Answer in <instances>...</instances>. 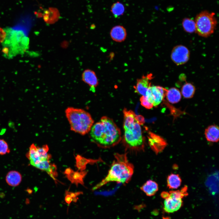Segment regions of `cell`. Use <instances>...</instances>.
I'll list each match as a JSON object with an SVG mask.
<instances>
[{
  "label": "cell",
  "mask_w": 219,
  "mask_h": 219,
  "mask_svg": "<svg viewBox=\"0 0 219 219\" xmlns=\"http://www.w3.org/2000/svg\"><path fill=\"white\" fill-rule=\"evenodd\" d=\"M161 195L162 198L165 199L169 197V192L164 191L162 193Z\"/></svg>",
  "instance_id": "34"
},
{
  "label": "cell",
  "mask_w": 219,
  "mask_h": 219,
  "mask_svg": "<svg viewBox=\"0 0 219 219\" xmlns=\"http://www.w3.org/2000/svg\"><path fill=\"white\" fill-rule=\"evenodd\" d=\"M65 113L71 130L82 135L89 132L94 121L89 113L82 109L69 107Z\"/></svg>",
  "instance_id": "4"
},
{
  "label": "cell",
  "mask_w": 219,
  "mask_h": 219,
  "mask_svg": "<svg viewBox=\"0 0 219 219\" xmlns=\"http://www.w3.org/2000/svg\"><path fill=\"white\" fill-rule=\"evenodd\" d=\"M135 119L140 125H143L145 123L144 117L141 115H136Z\"/></svg>",
  "instance_id": "30"
},
{
  "label": "cell",
  "mask_w": 219,
  "mask_h": 219,
  "mask_svg": "<svg viewBox=\"0 0 219 219\" xmlns=\"http://www.w3.org/2000/svg\"><path fill=\"white\" fill-rule=\"evenodd\" d=\"M189 50L186 47L179 45L173 49L171 57L173 61L179 65L186 63L189 59Z\"/></svg>",
  "instance_id": "8"
},
{
  "label": "cell",
  "mask_w": 219,
  "mask_h": 219,
  "mask_svg": "<svg viewBox=\"0 0 219 219\" xmlns=\"http://www.w3.org/2000/svg\"><path fill=\"white\" fill-rule=\"evenodd\" d=\"M87 172L85 170L79 172H74L72 170L69 174L66 175V177L72 183H75L77 186L79 183L84 185L83 179Z\"/></svg>",
  "instance_id": "16"
},
{
  "label": "cell",
  "mask_w": 219,
  "mask_h": 219,
  "mask_svg": "<svg viewBox=\"0 0 219 219\" xmlns=\"http://www.w3.org/2000/svg\"><path fill=\"white\" fill-rule=\"evenodd\" d=\"M76 160V165L79 170H84L86 168L87 164L89 163L93 164L98 162H103L101 158L97 159H87L78 155L75 157Z\"/></svg>",
  "instance_id": "17"
},
{
  "label": "cell",
  "mask_w": 219,
  "mask_h": 219,
  "mask_svg": "<svg viewBox=\"0 0 219 219\" xmlns=\"http://www.w3.org/2000/svg\"><path fill=\"white\" fill-rule=\"evenodd\" d=\"M167 90L159 86H150L147 90L146 97L148 102L156 106L162 102Z\"/></svg>",
  "instance_id": "7"
},
{
  "label": "cell",
  "mask_w": 219,
  "mask_h": 219,
  "mask_svg": "<svg viewBox=\"0 0 219 219\" xmlns=\"http://www.w3.org/2000/svg\"><path fill=\"white\" fill-rule=\"evenodd\" d=\"M65 193L69 194L72 198L77 197V196L81 194H82L83 193L82 192H78L75 193L70 192L66 190Z\"/></svg>",
  "instance_id": "31"
},
{
  "label": "cell",
  "mask_w": 219,
  "mask_h": 219,
  "mask_svg": "<svg viewBox=\"0 0 219 219\" xmlns=\"http://www.w3.org/2000/svg\"><path fill=\"white\" fill-rule=\"evenodd\" d=\"M205 134L207 140L209 141L217 142L219 141L218 127L216 125H211L205 130Z\"/></svg>",
  "instance_id": "18"
},
{
  "label": "cell",
  "mask_w": 219,
  "mask_h": 219,
  "mask_svg": "<svg viewBox=\"0 0 219 219\" xmlns=\"http://www.w3.org/2000/svg\"><path fill=\"white\" fill-rule=\"evenodd\" d=\"M72 169L70 168H68L66 169L64 172V173L66 175L69 174L71 172Z\"/></svg>",
  "instance_id": "35"
},
{
  "label": "cell",
  "mask_w": 219,
  "mask_h": 219,
  "mask_svg": "<svg viewBox=\"0 0 219 219\" xmlns=\"http://www.w3.org/2000/svg\"><path fill=\"white\" fill-rule=\"evenodd\" d=\"M127 153L114 154V159L106 176L92 189H98L109 182H116L123 184L129 182L133 175L134 167L128 160Z\"/></svg>",
  "instance_id": "2"
},
{
  "label": "cell",
  "mask_w": 219,
  "mask_h": 219,
  "mask_svg": "<svg viewBox=\"0 0 219 219\" xmlns=\"http://www.w3.org/2000/svg\"><path fill=\"white\" fill-rule=\"evenodd\" d=\"M89 132L93 141L102 148L113 147L122 139L119 128L112 119L106 116L93 124Z\"/></svg>",
  "instance_id": "1"
},
{
  "label": "cell",
  "mask_w": 219,
  "mask_h": 219,
  "mask_svg": "<svg viewBox=\"0 0 219 219\" xmlns=\"http://www.w3.org/2000/svg\"><path fill=\"white\" fill-rule=\"evenodd\" d=\"M182 199L169 197L164 201V209L166 212L172 213L178 210L182 206Z\"/></svg>",
  "instance_id": "12"
},
{
  "label": "cell",
  "mask_w": 219,
  "mask_h": 219,
  "mask_svg": "<svg viewBox=\"0 0 219 219\" xmlns=\"http://www.w3.org/2000/svg\"><path fill=\"white\" fill-rule=\"evenodd\" d=\"M64 200L65 202L69 205L72 201V198L69 194L65 193Z\"/></svg>",
  "instance_id": "33"
},
{
  "label": "cell",
  "mask_w": 219,
  "mask_h": 219,
  "mask_svg": "<svg viewBox=\"0 0 219 219\" xmlns=\"http://www.w3.org/2000/svg\"><path fill=\"white\" fill-rule=\"evenodd\" d=\"M82 76L83 81L90 86V90L94 92L95 88L98 84V78L95 72L90 69H87L83 71Z\"/></svg>",
  "instance_id": "11"
},
{
  "label": "cell",
  "mask_w": 219,
  "mask_h": 219,
  "mask_svg": "<svg viewBox=\"0 0 219 219\" xmlns=\"http://www.w3.org/2000/svg\"><path fill=\"white\" fill-rule=\"evenodd\" d=\"M182 26L186 32L191 33L196 32L195 22L191 19L187 18H184L182 20Z\"/></svg>",
  "instance_id": "25"
},
{
  "label": "cell",
  "mask_w": 219,
  "mask_h": 219,
  "mask_svg": "<svg viewBox=\"0 0 219 219\" xmlns=\"http://www.w3.org/2000/svg\"><path fill=\"white\" fill-rule=\"evenodd\" d=\"M140 101L141 105L147 109H151L153 106L152 104L148 102L145 96H142L140 99Z\"/></svg>",
  "instance_id": "29"
},
{
  "label": "cell",
  "mask_w": 219,
  "mask_h": 219,
  "mask_svg": "<svg viewBox=\"0 0 219 219\" xmlns=\"http://www.w3.org/2000/svg\"><path fill=\"white\" fill-rule=\"evenodd\" d=\"M49 147L47 144L43 145L42 147H37V155L41 161L43 160H49L51 158V155L47 153Z\"/></svg>",
  "instance_id": "26"
},
{
  "label": "cell",
  "mask_w": 219,
  "mask_h": 219,
  "mask_svg": "<svg viewBox=\"0 0 219 219\" xmlns=\"http://www.w3.org/2000/svg\"><path fill=\"white\" fill-rule=\"evenodd\" d=\"M9 152L7 143L3 139H0V155H3Z\"/></svg>",
  "instance_id": "28"
},
{
  "label": "cell",
  "mask_w": 219,
  "mask_h": 219,
  "mask_svg": "<svg viewBox=\"0 0 219 219\" xmlns=\"http://www.w3.org/2000/svg\"><path fill=\"white\" fill-rule=\"evenodd\" d=\"M153 78L151 74L143 75L137 79L136 86H134L135 92L138 94L145 96L146 92L151 86L150 81Z\"/></svg>",
  "instance_id": "9"
},
{
  "label": "cell",
  "mask_w": 219,
  "mask_h": 219,
  "mask_svg": "<svg viewBox=\"0 0 219 219\" xmlns=\"http://www.w3.org/2000/svg\"><path fill=\"white\" fill-rule=\"evenodd\" d=\"M125 11L124 5L120 2L114 3L110 8V12L115 18H117L123 15Z\"/></svg>",
  "instance_id": "23"
},
{
  "label": "cell",
  "mask_w": 219,
  "mask_h": 219,
  "mask_svg": "<svg viewBox=\"0 0 219 219\" xmlns=\"http://www.w3.org/2000/svg\"><path fill=\"white\" fill-rule=\"evenodd\" d=\"M22 180V176L18 172L12 171L7 174L6 177L7 183L10 186H15L18 185Z\"/></svg>",
  "instance_id": "19"
},
{
  "label": "cell",
  "mask_w": 219,
  "mask_h": 219,
  "mask_svg": "<svg viewBox=\"0 0 219 219\" xmlns=\"http://www.w3.org/2000/svg\"><path fill=\"white\" fill-rule=\"evenodd\" d=\"M140 189L147 196H152L155 194L158 189V185L151 180H147L140 187Z\"/></svg>",
  "instance_id": "14"
},
{
  "label": "cell",
  "mask_w": 219,
  "mask_h": 219,
  "mask_svg": "<svg viewBox=\"0 0 219 219\" xmlns=\"http://www.w3.org/2000/svg\"><path fill=\"white\" fill-rule=\"evenodd\" d=\"M78 199V198L77 197L72 198V201L74 202H76Z\"/></svg>",
  "instance_id": "36"
},
{
  "label": "cell",
  "mask_w": 219,
  "mask_h": 219,
  "mask_svg": "<svg viewBox=\"0 0 219 219\" xmlns=\"http://www.w3.org/2000/svg\"><path fill=\"white\" fill-rule=\"evenodd\" d=\"M27 157L30 161V164L35 167L41 161L37 153V147L33 144L30 147Z\"/></svg>",
  "instance_id": "21"
},
{
  "label": "cell",
  "mask_w": 219,
  "mask_h": 219,
  "mask_svg": "<svg viewBox=\"0 0 219 219\" xmlns=\"http://www.w3.org/2000/svg\"><path fill=\"white\" fill-rule=\"evenodd\" d=\"M110 35L112 39L114 41L121 42L126 39L127 33L125 28L121 25H116L111 29Z\"/></svg>",
  "instance_id": "13"
},
{
  "label": "cell",
  "mask_w": 219,
  "mask_h": 219,
  "mask_svg": "<svg viewBox=\"0 0 219 219\" xmlns=\"http://www.w3.org/2000/svg\"><path fill=\"white\" fill-rule=\"evenodd\" d=\"M124 114V123L123 127L124 130L132 128L136 120L135 119L136 115L132 110H128L124 108L123 110Z\"/></svg>",
  "instance_id": "15"
},
{
  "label": "cell",
  "mask_w": 219,
  "mask_h": 219,
  "mask_svg": "<svg viewBox=\"0 0 219 219\" xmlns=\"http://www.w3.org/2000/svg\"><path fill=\"white\" fill-rule=\"evenodd\" d=\"M187 187L185 186L180 190L171 191L169 193V196L179 199H182L188 195Z\"/></svg>",
  "instance_id": "27"
},
{
  "label": "cell",
  "mask_w": 219,
  "mask_h": 219,
  "mask_svg": "<svg viewBox=\"0 0 219 219\" xmlns=\"http://www.w3.org/2000/svg\"><path fill=\"white\" fill-rule=\"evenodd\" d=\"M182 180L179 175L171 174L167 178V185L170 189H176L179 187L181 183Z\"/></svg>",
  "instance_id": "22"
},
{
  "label": "cell",
  "mask_w": 219,
  "mask_h": 219,
  "mask_svg": "<svg viewBox=\"0 0 219 219\" xmlns=\"http://www.w3.org/2000/svg\"><path fill=\"white\" fill-rule=\"evenodd\" d=\"M6 36L2 43V52L8 58L23 54L29 47V39L22 30L7 27Z\"/></svg>",
  "instance_id": "3"
},
{
  "label": "cell",
  "mask_w": 219,
  "mask_h": 219,
  "mask_svg": "<svg viewBox=\"0 0 219 219\" xmlns=\"http://www.w3.org/2000/svg\"><path fill=\"white\" fill-rule=\"evenodd\" d=\"M149 134V143L151 148L156 154L162 152L167 145L165 141L153 133L150 132Z\"/></svg>",
  "instance_id": "10"
},
{
  "label": "cell",
  "mask_w": 219,
  "mask_h": 219,
  "mask_svg": "<svg viewBox=\"0 0 219 219\" xmlns=\"http://www.w3.org/2000/svg\"><path fill=\"white\" fill-rule=\"evenodd\" d=\"M6 33L5 30L0 27V43L3 42Z\"/></svg>",
  "instance_id": "32"
},
{
  "label": "cell",
  "mask_w": 219,
  "mask_h": 219,
  "mask_svg": "<svg viewBox=\"0 0 219 219\" xmlns=\"http://www.w3.org/2000/svg\"><path fill=\"white\" fill-rule=\"evenodd\" d=\"M165 95L168 101L173 104L179 102L181 98L180 91L175 88H172L167 90Z\"/></svg>",
  "instance_id": "20"
},
{
  "label": "cell",
  "mask_w": 219,
  "mask_h": 219,
  "mask_svg": "<svg viewBox=\"0 0 219 219\" xmlns=\"http://www.w3.org/2000/svg\"><path fill=\"white\" fill-rule=\"evenodd\" d=\"M122 141L127 149L135 151H144L145 139L140 125L136 120L132 128L124 130Z\"/></svg>",
  "instance_id": "5"
},
{
  "label": "cell",
  "mask_w": 219,
  "mask_h": 219,
  "mask_svg": "<svg viewBox=\"0 0 219 219\" xmlns=\"http://www.w3.org/2000/svg\"><path fill=\"white\" fill-rule=\"evenodd\" d=\"M195 23L196 32L200 36L207 37L214 32L217 21L214 12L203 11L196 16Z\"/></svg>",
  "instance_id": "6"
},
{
  "label": "cell",
  "mask_w": 219,
  "mask_h": 219,
  "mask_svg": "<svg viewBox=\"0 0 219 219\" xmlns=\"http://www.w3.org/2000/svg\"><path fill=\"white\" fill-rule=\"evenodd\" d=\"M195 90V88L192 84L187 83L183 85L181 89V92L184 98H190L193 96Z\"/></svg>",
  "instance_id": "24"
}]
</instances>
